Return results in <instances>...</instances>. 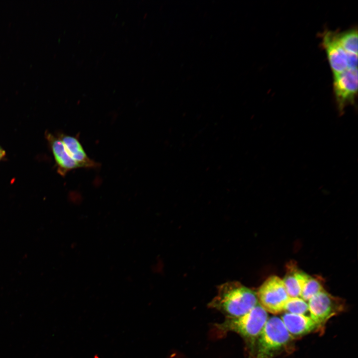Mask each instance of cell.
I'll return each instance as SVG.
<instances>
[{"label": "cell", "mask_w": 358, "mask_h": 358, "mask_svg": "<svg viewBox=\"0 0 358 358\" xmlns=\"http://www.w3.org/2000/svg\"><path fill=\"white\" fill-rule=\"evenodd\" d=\"M310 317L322 328L333 316L342 311L343 304L341 299L323 290L308 301Z\"/></svg>", "instance_id": "obj_6"}, {"label": "cell", "mask_w": 358, "mask_h": 358, "mask_svg": "<svg viewBox=\"0 0 358 358\" xmlns=\"http://www.w3.org/2000/svg\"><path fill=\"white\" fill-rule=\"evenodd\" d=\"M45 135L57 166V172L61 176L64 177L68 172L80 168L79 165L69 156L58 136L56 137L48 132Z\"/></svg>", "instance_id": "obj_8"}, {"label": "cell", "mask_w": 358, "mask_h": 358, "mask_svg": "<svg viewBox=\"0 0 358 358\" xmlns=\"http://www.w3.org/2000/svg\"><path fill=\"white\" fill-rule=\"evenodd\" d=\"M333 91L339 111L342 113L345 108L355 103L358 93V70L347 69L334 75Z\"/></svg>", "instance_id": "obj_5"}, {"label": "cell", "mask_w": 358, "mask_h": 358, "mask_svg": "<svg viewBox=\"0 0 358 358\" xmlns=\"http://www.w3.org/2000/svg\"><path fill=\"white\" fill-rule=\"evenodd\" d=\"M256 292L259 304L267 312L274 314L283 311L289 298L282 279L275 275L268 278Z\"/></svg>", "instance_id": "obj_4"}, {"label": "cell", "mask_w": 358, "mask_h": 358, "mask_svg": "<svg viewBox=\"0 0 358 358\" xmlns=\"http://www.w3.org/2000/svg\"><path fill=\"white\" fill-rule=\"evenodd\" d=\"M280 319L293 338L294 337L303 336L320 328L310 316L306 315L286 312L281 316Z\"/></svg>", "instance_id": "obj_9"}, {"label": "cell", "mask_w": 358, "mask_h": 358, "mask_svg": "<svg viewBox=\"0 0 358 358\" xmlns=\"http://www.w3.org/2000/svg\"><path fill=\"white\" fill-rule=\"evenodd\" d=\"M323 290V287L318 279L310 276L302 288L300 297L308 301L315 294Z\"/></svg>", "instance_id": "obj_14"}, {"label": "cell", "mask_w": 358, "mask_h": 358, "mask_svg": "<svg viewBox=\"0 0 358 358\" xmlns=\"http://www.w3.org/2000/svg\"><path fill=\"white\" fill-rule=\"evenodd\" d=\"M5 155V151L0 146V160H1Z\"/></svg>", "instance_id": "obj_16"}, {"label": "cell", "mask_w": 358, "mask_h": 358, "mask_svg": "<svg viewBox=\"0 0 358 358\" xmlns=\"http://www.w3.org/2000/svg\"><path fill=\"white\" fill-rule=\"evenodd\" d=\"M259 304L257 292L236 281L220 285L216 295L207 306L224 314L225 318H234L248 313Z\"/></svg>", "instance_id": "obj_1"}, {"label": "cell", "mask_w": 358, "mask_h": 358, "mask_svg": "<svg viewBox=\"0 0 358 358\" xmlns=\"http://www.w3.org/2000/svg\"><path fill=\"white\" fill-rule=\"evenodd\" d=\"M293 339L280 318L271 317L256 340L246 346L249 358H272Z\"/></svg>", "instance_id": "obj_2"}, {"label": "cell", "mask_w": 358, "mask_h": 358, "mask_svg": "<svg viewBox=\"0 0 358 358\" xmlns=\"http://www.w3.org/2000/svg\"><path fill=\"white\" fill-rule=\"evenodd\" d=\"M347 63L348 69L357 68L358 55L347 53Z\"/></svg>", "instance_id": "obj_15"}, {"label": "cell", "mask_w": 358, "mask_h": 358, "mask_svg": "<svg viewBox=\"0 0 358 358\" xmlns=\"http://www.w3.org/2000/svg\"><path fill=\"white\" fill-rule=\"evenodd\" d=\"M58 137L63 142L69 156L80 167V168H94L99 164L90 159L78 138L76 137L61 134Z\"/></svg>", "instance_id": "obj_10"}, {"label": "cell", "mask_w": 358, "mask_h": 358, "mask_svg": "<svg viewBox=\"0 0 358 358\" xmlns=\"http://www.w3.org/2000/svg\"><path fill=\"white\" fill-rule=\"evenodd\" d=\"M286 273L282 279L289 297H300L302 288L310 275L299 270L294 263L287 266Z\"/></svg>", "instance_id": "obj_11"}, {"label": "cell", "mask_w": 358, "mask_h": 358, "mask_svg": "<svg viewBox=\"0 0 358 358\" xmlns=\"http://www.w3.org/2000/svg\"><path fill=\"white\" fill-rule=\"evenodd\" d=\"M322 40L333 74H338L347 70V53L338 41L337 32L326 30L322 34Z\"/></svg>", "instance_id": "obj_7"}, {"label": "cell", "mask_w": 358, "mask_h": 358, "mask_svg": "<svg viewBox=\"0 0 358 358\" xmlns=\"http://www.w3.org/2000/svg\"><path fill=\"white\" fill-rule=\"evenodd\" d=\"M338 41L345 51L358 55V30L353 28L341 33L337 32Z\"/></svg>", "instance_id": "obj_12"}, {"label": "cell", "mask_w": 358, "mask_h": 358, "mask_svg": "<svg viewBox=\"0 0 358 358\" xmlns=\"http://www.w3.org/2000/svg\"><path fill=\"white\" fill-rule=\"evenodd\" d=\"M283 311L291 314L305 315L309 311L308 303L300 297H289Z\"/></svg>", "instance_id": "obj_13"}, {"label": "cell", "mask_w": 358, "mask_h": 358, "mask_svg": "<svg viewBox=\"0 0 358 358\" xmlns=\"http://www.w3.org/2000/svg\"><path fill=\"white\" fill-rule=\"evenodd\" d=\"M268 319V312L259 304L245 314L234 318H225L214 325L220 334L233 332L244 340L246 346L251 344L258 337Z\"/></svg>", "instance_id": "obj_3"}]
</instances>
